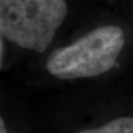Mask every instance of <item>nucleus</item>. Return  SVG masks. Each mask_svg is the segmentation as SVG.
Segmentation results:
<instances>
[{
    "label": "nucleus",
    "mask_w": 133,
    "mask_h": 133,
    "mask_svg": "<svg viewBox=\"0 0 133 133\" xmlns=\"http://www.w3.org/2000/svg\"><path fill=\"white\" fill-rule=\"evenodd\" d=\"M123 46V30L114 25L103 26L51 51L46 69L61 80L99 76L114 66Z\"/></svg>",
    "instance_id": "1"
},
{
    "label": "nucleus",
    "mask_w": 133,
    "mask_h": 133,
    "mask_svg": "<svg viewBox=\"0 0 133 133\" xmlns=\"http://www.w3.org/2000/svg\"><path fill=\"white\" fill-rule=\"evenodd\" d=\"M67 11L65 0H0V33L20 48L42 53Z\"/></svg>",
    "instance_id": "2"
},
{
    "label": "nucleus",
    "mask_w": 133,
    "mask_h": 133,
    "mask_svg": "<svg viewBox=\"0 0 133 133\" xmlns=\"http://www.w3.org/2000/svg\"><path fill=\"white\" fill-rule=\"evenodd\" d=\"M76 133H133V117L120 116L98 128L85 129Z\"/></svg>",
    "instance_id": "3"
},
{
    "label": "nucleus",
    "mask_w": 133,
    "mask_h": 133,
    "mask_svg": "<svg viewBox=\"0 0 133 133\" xmlns=\"http://www.w3.org/2000/svg\"><path fill=\"white\" fill-rule=\"evenodd\" d=\"M0 133H8L7 132V129H6V125H5L4 119L0 118Z\"/></svg>",
    "instance_id": "4"
},
{
    "label": "nucleus",
    "mask_w": 133,
    "mask_h": 133,
    "mask_svg": "<svg viewBox=\"0 0 133 133\" xmlns=\"http://www.w3.org/2000/svg\"><path fill=\"white\" fill-rule=\"evenodd\" d=\"M0 43H1V65H2V62H3V53H4V51H3V48H4L3 38H1V42H0Z\"/></svg>",
    "instance_id": "5"
}]
</instances>
